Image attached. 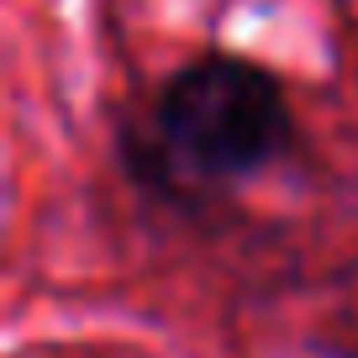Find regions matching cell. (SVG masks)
<instances>
[{"instance_id": "obj_1", "label": "cell", "mask_w": 358, "mask_h": 358, "mask_svg": "<svg viewBox=\"0 0 358 358\" xmlns=\"http://www.w3.org/2000/svg\"><path fill=\"white\" fill-rule=\"evenodd\" d=\"M295 111L280 74L243 53H201L164 79L148 132L122 143V164L164 201H216L285 164Z\"/></svg>"}]
</instances>
